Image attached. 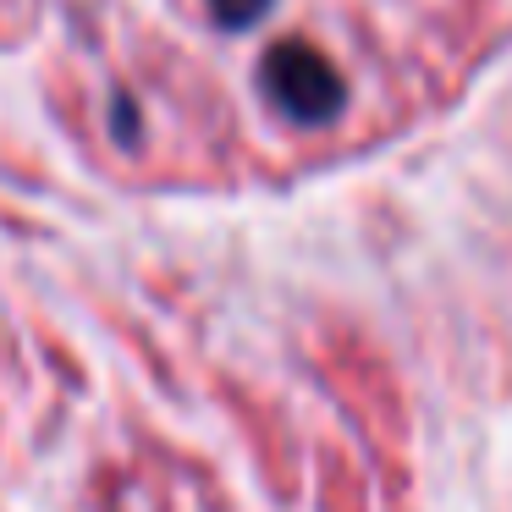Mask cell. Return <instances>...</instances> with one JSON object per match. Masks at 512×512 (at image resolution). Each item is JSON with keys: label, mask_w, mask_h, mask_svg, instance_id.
Segmentation results:
<instances>
[{"label": "cell", "mask_w": 512, "mask_h": 512, "mask_svg": "<svg viewBox=\"0 0 512 512\" xmlns=\"http://www.w3.org/2000/svg\"><path fill=\"white\" fill-rule=\"evenodd\" d=\"M259 83H265V94L276 100V111L298 127H320L347 105L342 72H336L314 45H303V39H281L265 56V67H259Z\"/></svg>", "instance_id": "obj_1"}, {"label": "cell", "mask_w": 512, "mask_h": 512, "mask_svg": "<svg viewBox=\"0 0 512 512\" xmlns=\"http://www.w3.org/2000/svg\"><path fill=\"white\" fill-rule=\"evenodd\" d=\"M265 6H270V0H210V12H215V23H221V28L259 23V17H265Z\"/></svg>", "instance_id": "obj_2"}]
</instances>
